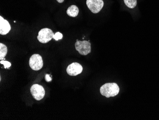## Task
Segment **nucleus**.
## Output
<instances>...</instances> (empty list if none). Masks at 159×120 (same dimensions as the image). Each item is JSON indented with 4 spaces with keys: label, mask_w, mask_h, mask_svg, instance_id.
<instances>
[{
    "label": "nucleus",
    "mask_w": 159,
    "mask_h": 120,
    "mask_svg": "<svg viewBox=\"0 0 159 120\" xmlns=\"http://www.w3.org/2000/svg\"><path fill=\"white\" fill-rule=\"evenodd\" d=\"M120 88L115 83H108L104 84L100 88V93L106 98L114 97L119 93Z\"/></svg>",
    "instance_id": "1"
},
{
    "label": "nucleus",
    "mask_w": 159,
    "mask_h": 120,
    "mask_svg": "<svg viewBox=\"0 0 159 120\" xmlns=\"http://www.w3.org/2000/svg\"><path fill=\"white\" fill-rule=\"evenodd\" d=\"M75 49L80 54L86 55L91 52V44L89 41H77L75 43Z\"/></svg>",
    "instance_id": "2"
},
{
    "label": "nucleus",
    "mask_w": 159,
    "mask_h": 120,
    "mask_svg": "<svg viewBox=\"0 0 159 120\" xmlns=\"http://www.w3.org/2000/svg\"><path fill=\"white\" fill-rule=\"evenodd\" d=\"M54 35V33L51 29L45 28L39 31L37 39L42 43H47L53 38Z\"/></svg>",
    "instance_id": "3"
},
{
    "label": "nucleus",
    "mask_w": 159,
    "mask_h": 120,
    "mask_svg": "<svg viewBox=\"0 0 159 120\" xmlns=\"http://www.w3.org/2000/svg\"><path fill=\"white\" fill-rule=\"evenodd\" d=\"M86 4L93 13H97L102 9L104 2L102 0H87Z\"/></svg>",
    "instance_id": "4"
},
{
    "label": "nucleus",
    "mask_w": 159,
    "mask_h": 120,
    "mask_svg": "<svg viewBox=\"0 0 159 120\" xmlns=\"http://www.w3.org/2000/svg\"><path fill=\"white\" fill-rule=\"evenodd\" d=\"M30 91L34 98L37 101H40L45 96V90L42 86L39 84H34L31 87Z\"/></svg>",
    "instance_id": "5"
},
{
    "label": "nucleus",
    "mask_w": 159,
    "mask_h": 120,
    "mask_svg": "<svg viewBox=\"0 0 159 120\" xmlns=\"http://www.w3.org/2000/svg\"><path fill=\"white\" fill-rule=\"evenodd\" d=\"M29 65L34 70L37 71L43 67V60L42 56L39 54H34L29 60Z\"/></svg>",
    "instance_id": "6"
},
{
    "label": "nucleus",
    "mask_w": 159,
    "mask_h": 120,
    "mask_svg": "<svg viewBox=\"0 0 159 120\" xmlns=\"http://www.w3.org/2000/svg\"><path fill=\"white\" fill-rule=\"evenodd\" d=\"M83 70V67L79 63L74 62L68 66L66 71L70 76H75L81 74Z\"/></svg>",
    "instance_id": "7"
},
{
    "label": "nucleus",
    "mask_w": 159,
    "mask_h": 120,
    "mask_svg": "<svg viewBox=\"0 0 159 120\" xmlns=\"http://www.w3.org/2000/svg\"><path fill=\"white\" fill-rule=\"evenodd\" d=\"M11 29L10 25L8 21L0 17V34L5 35L8 34Z\"/></svg>",
    "instance_id": "8"
},
{
    "label": "nucleus",
    "mask_w": 159,
    "mask_h": 120,
    "mask_svg": "<svg viewBox=\"0 0 159 120\" xmlns=\"http://www.w3.org/2000/svg\"><path fill=\"white\" fill-rule=\"evenodd\" d=\"M79 10L77 6L75 5H72L70 6L67 10V14L69 17H75L78 15Z\"/></svg>",
    "instance_id": "9"
},
{
    "label": "nucleus",
    "mask_w": 159,
    "mask_h": 120,
    "mask_svg": "<svg viewBox=\"0 0 159 120\" xmlns=\"http://www.w3.org/2000/svg\"><path fill=\"white\" fill-rule=\"evenodd\" d=\"M8 50L7 47L5 45L0 43V60H4V57L7 55Z\"/></svg>",
    "instance_id": "10"
},
{
    "label": "nucleus",
    "mask_w": 159,
    "mask_h": 120,
    "mask_svg": "<svg viewBox=\"0 0 159 120\" xmlns=\"http://www.w3.org/2000/svg\"><path fill=\"white\" fill-rule=\"evenodd\" d=\"M125 4L129 8L133 9L137 5V0H124Z\"/></svg>",
    "instance_id": "11"
},
{
    "label": "nucleus",
    "mask_w": 159,
    "mask_h": 120,
    "mask_svg": "<svg viewBox=\"0 0 159 120\" xmlns=\"http://www.w3.org/2000/svg\"><path fill=\"white\" fill-rule=\"evenodd\" d=\"M62 37H63V35L60 32H57L54 34L53 38L56 41H58V40L62 39Z\"/></svg>",
    "instance_id": "12"
},
{
    "label": "nucleus",
    "mask_w": 159,
    "mask_h": 120,
    "mask_svg": "<svg viewBox=\"0 0 159 120\" xmlns=\"http://www.w3.org/2000/svg\"><path fill=\"white\" fill-rule=\"evenodd\" d=\"M0 63L1 64H3L4 65V67L5 69L7 68H9L11 66V64L10 62L7 61L1 60L0 61Z\"/></svg>",
    "instance_id": "13"
},
{
    "label": "nucleus",
    "mask_w": 159,
    "mask_h": 120,
    "mask_svg": "<svg viewBox=\"0 0 159 120\" xmlns=\"http://www.w3.org/2000/svg\"><path fill=\"white\" fill-rule=\"evenodd\" d=\"M45 79L47 82H50V81L52 80L51 77V76H50L49 74H46V75H45Z\"/></svg>",
    "instance_id": "14"
},
{
    "label": "nucleus",
    "mask_w": 159,
    "mask_h": 120,
    "mask_svg": "<svg viewBox=\"0 0 159 120\" xmlns=\"http://www.w3.org/2000/svg\"><path fill=\"white\" fill-rule=\"evenodd\" d=\"M59 3H62L64 2V0H56Z\"/></svg>",
    "instance_id": "15"
}]
</instances>
